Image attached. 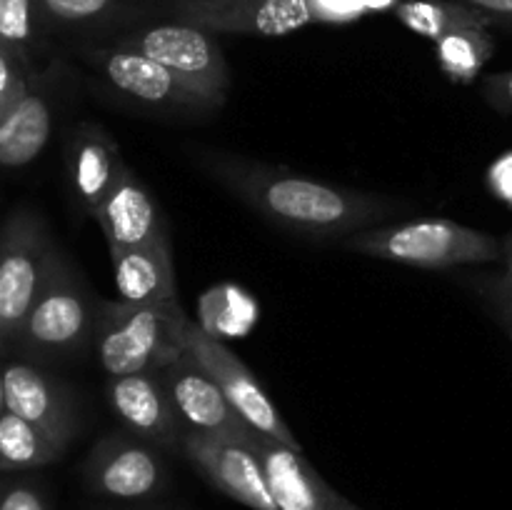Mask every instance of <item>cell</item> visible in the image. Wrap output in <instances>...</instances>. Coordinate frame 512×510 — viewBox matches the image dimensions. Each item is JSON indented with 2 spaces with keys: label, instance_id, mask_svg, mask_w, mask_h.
I'll return each instance as SVG.
<instances>
[{
  "label": "cell",
  "instance_id": "6da1fadb",
  "mask_svg": "<svg viewBox=\"0 0 512 510\" xmlns=\"http://www.w3.org/2000/svg\"><path fill=\"white\" fill-rule=\"evenodd\" d=\"M198 163L260 218L313 243L340 245L350 235L390 223L410 210L400 198L343 188L240 155L203 150Z\"/></svg>",
  "mask_w": 512,
  "mask_h": 510
},
{
  "label": "cell",
  "instance_id": "7a4b0ae2",
  "mask_svg": "<svg viewBox=\"0 0 512 510\" xmlns=\"http://www.w3.org/2000/svg\"><path fill=\"white\" fill-rule=\"evenodd\" d=\"M190 318L180 300L130 305L100 300L95 353L108 378L135 373H160L188 353L185 328Z\"/></svg>",
  "mask_w": 512,
  "mask_h": 510
},
{
  "label": "cell",
  "instance_id": "3957f363",
  "mask_svg": "<svg viewBox=\"0 0 512 510\" xmlns=\"http://www.w3.org/2000/svg\"><path fill=\"white\" fill-rule=\"evenodd\" d=\"M340 248L355 255L428 270L498 263L503 258V240L493 233L468 228L440 215L375 225L345 238Z\"/></svg>",
  "mask_w": 512,
  "mask_h": 510
},
{
  "label": "cell",
  "instance_id": "277c9868",
  "mask_svg": "<svg viewBox=\"0 0 512 510\" xmlns=\"http://www.w3.org/2000/svg\"><path fill=\"white\" fill-rule=\"evenodd\" d=\"M100 300L78 270L58 253L33 308L25 315L13 348L35 358H65L88 348L98 328Z\"/></svg>",
  "mask_w": 512,
  "mask_h": 510
},
{
  "label": "cell",
  "instance_id": "5b68a950",
  "mask_svg": "<svg viewBox=\"0 0 512 510\" xmlns=\"http://www.w3.org/2000/svg\"><path fill=\"white\" fill-rule=\"evenodd\" d=\"M55 258L48 225L33 210H18L0 228V350L13 348Z\"/></svg>",
  "mask_w": 512,
  "mask_h": 510
},
{
  "label": "cell",
  "instance_id": "8992f818",
  "mask_svg": "<svg viewBox=\"0 0 512 510\" xmlns=\"http://www.w3.org/2000/svg\"><path fill=\"white\" fill-rule=\"evenodd\" d=\"M85 485L98 498L118 503L153 500L168 488V465L158 445L128 433H108L90 448L83 465Z\"/></svg>",
  "mask_w": 512,
  "mask_h": 510
},
{
  "label": "cell",
  "instance_id": "52a82bcc",
  "mask_svg": "<svg viewBox=\"0 0 512 510\" xmlns=\"http://www.w3.org/2000/svg\"><path fill=\"white\" fill-rule=\"evenodd\" d=\"M118 48L135 50V53L158 60L160 65L188 80L218 108L225 103L230 88V70L225 63L223 48L208 30L195 28L183 20L153 25V28L125 35L123 40H118Z\"/></svg>",
  "mask_w": 512,
  "mask_h": 510
},
{
  "label": "cell",
  "instance_id": "ba28073f",
  "mask_svg": "<svg viewBox=\"0 0 512 510\" xmlns=\"http://www.w3.org/2000/svg\"><path fill=\"white\" fill-rule=\"evenodd\" d=\"M185 345H188V353H193L200 360V365L213 375L228 403L248 423V428H253L260 435H268L278 443L290 445V448L303 450L280 410L275 408L263 385L258 383L253 370L233 350L225 348L215 335H210L195 320H190L188 328H185Z\"/></svg>",
  "mask_w": 512,
  "mask_h": 510
},
{
  "label": "cell",
  "instance_id": "9c48e42d",
  "mask_svg": "<svg viewBox=\"0 0 512 510\" xmlns=\"http://www.w3.org/2000/svg\"><path fill=\"white\" fill-rule=\"evenodd\" d=\"M88 58L115 93L143 105V108L160 110V113H180V110L205 113V110L218 108L188 80H183L148 55L113 45V48L90 50Z\"/></svg>",
  "mask_w": 512,
  "mask_h": 510
},
{
  "label": "cell",
  "instance_id": "30bf717a",
  "mask_svg": "<svg viewBox=\"0 0 512 510\" xmlns=\"http://www.w3.org/2000/svg\"><path fill=\"white\" fill-rule=\"evenodd\" d=\"M180 453L195 470L235 503L250 510H278L265 468L248 435H183Z\"/></svg>",
  "mask_w": 512,
  "mask_h": 510
},
{
  "label": "cell",
  "instance_id": "8fae6325",
  "mask_svg": "<svg viewBox=\"0 0 512 510\" xmlns=\"http://www.w3.org/2000/svg\"><path fill=\"white\" fill-rule=\"evenodd\" d=\"M183 23L220 35L280 38L313 23L308 0H178Z\"/></svg>",
  "mask_w": 512,
  "mask_h": 510
},
{
  "label": "cell",
  "instance_id": "7c38bea8",
  "mask_svg": "<svg viewBox=\"0 0 512 510\" xmlns=\"http://www.w3.org/2000/svg\"><path fill=\"white\" fill-rule=\"evenodd\" d=\"M158 375L168 390V398L178 413L185 435H240L243 438L253 430L235 413L220 385L193 353H185Z\"/></svg>",
  "mask_w": 512,
  "mask_h": 510
},
{
  "label": "cell",
  "instance_id": "4fadbf2b",
  "mask_svg": "<svg viewBox=\"0 0 512 510\" xmlns=\"http://www.w3.org/2000/svg\"><path fill=\"white\" fill-rule=\"evenodd\" d=\"M108 403L128 433L160 450H180L185 430L158 373L108 378Z\"/></svg>",
  "mask_w": 512,
  "mask_h": 510
},
{
  "label": "cell",
  "instance_id": "5bb4252c",
  "mask_svg": "<svg viewBox=\"0 0 512 510\" xmlns=\"http://www.w3.org/2000/svg\"><path fill=\"white\" fill-rule=\"evenodd\" d=\"M5 410L38 425L45 433L70 445L78 433V410L70 390L60 380L25 360H13L3 368Z\"/></svg>",
  "mask_w": 512,
  "mask_h": 510
},
{
  "label": "cell",
  "instance_id": "9a60e30c",
  "mask_svg": "<svg viewBox=\"0 0 512 510\" xmlns=\"http://www.w3.org/2000/svg\"><path fill=\"white\" fill-rule=\"evenodd\" d=\"M248 443L263 463L278 510H340V493L330 488L323 475L303 458V450L290 448L255 430L248 433Z\"/></svg>",
  "mask_w": 512,
  "mask_h": 510
},
{
  "label": "cell",
  "instance_id": "2e32d148",
  "mask_svg": "<svg viewBox=\"0 0 512 510\" xmlns=\"http://www.w3.org/2000/svg\"><path fill=\"white\" fill-rule=\"evenodd\" d=\"M93 218L110 250L138 248L168 233L158 200L130 168H125L118 183L110 188Z\"/></svg>",
  "mask_w": 512,
  "mask_h": 510
},
{
  "label": "cell",
  "instance_id": "e0dca14e",
  "mask_svg": "<svg viewBox=\"0 0 512 510\" xmlns=\"http://www.w3.org/2000/svg\"><path fill=\"white\" fill-rule=\"evenodd\" d=\"M65 165L75 200L88 215L98 210L105 195L128 168L118 140L98 123H80L73 130L65 150Z\"/></svg>",
  "mask_w": 512,
  "mask_h": 510
},
{
  "label": "cell",
  "instance_id": "ac0fdd59",
  "mask_svg": "<svg viewBox=\"0 0 512 510\" xmlns=\"http://www.w3.org/2000/svg\"><path fill=\"white\" fill-rule=\"evenodd\" d=\"M110 260L118 300L123 303L153 305L180 300L168 233L138 248L110 250Z\"/></svg>",
  "mask_w": 512,
  "mask_h": 510
},
{
  "label": "cell",
  "instance_id": "d6986e66",
  "mask_svg": "<svg viewBox=\"0 0 512 510\" xmlns=\"http://www.w3.org/2000/svg\"><path fill=\"white\" fill-rule=\"evenodd\" d=\"M55 125L53 98L35 80L18 98V103L0 120V165L23 168L33 163L48 145Z\"/></svg>",
  "mask_w": 512,
  "mask_h": 510
},
{
  "label": "cell",
  "instance_id": "ffe728a7",
  "mask_svg": "<svg viewBox=\"0 0 512 510\" xmlns=\"http://www.w3.org/2000/svg\"><path fill=\"white\" fill-rule=\"evenodd\" d=\"M68 445L38 425L5 410L0 415V473L45 468L63 458Z\"/></svg>",
  "mask_w": 512,
  "mask_h": 510
},
{
  "label": "cell",
  "instance_id": "44dd1931",
  "mask_svg": "<svg viewBox=\"0 0 512 510\" xmlns=\"http://www.w3.org/2000/svg\"><path fill=\"white\" fill-rule=\"evenodd\" d=\"M395 15L405 28L435 43L455 30L490 25V20L470 5L448 3V0H405L395 5Z\"/></svg>",
  "mask_w": 512,
  "mask_h": 510
},
{
  "label": "cell",
  "instance_id": "7402d4cb",
  "mask_svg": "<svg viewBox=\"0 0 512 510\" xmlns=\"http://www.w3.org/2000/svg\"><path fill=\"white\" fill-rule=\"evenodd\" d=\"M495 40L488 28H463L435 43V58L450 83L470 85L493 58Z\"/></svg>",
  "mask_w": 512,
  "mask_h": 510
},
{
  "label": "cell",
  "instance_id": "603a6c76",
  "mask_svg": "<svg viewBox=\"0 0 512 510\" xmlns=\"http://www.w3.org/2000/svg\"><path fill=\"white\" fill-rule=\"evenodd\" d=\"M38 0H0V48L28 63L38 40Z\"/></svg>",
  "mask_w": 512,
  "mask_h": 510
},
{
  "label": "cell",
  "instance_id": "cb8c5ba5",
  "mask_svg": "<svg viewBox=\"0 0 512 510\" xmlns=\"http://www.w3.org/2000/svg\"><path fill=\"white\" fill-rule=\"evenodd\" d=\"M115 0H38V10L45 20L60 25H83L103 18Z\"/></svg>",
  "mask_w": 512,
  "mask_h": 510
},
{
  "label": "cell",
  "instance_id": "d4e9b609",
  "mask_svg": "<svg viewBox=\"0 0 512 510\" xmlns=\"http://www.w3.org/2000/svg\"><path fill=\"white\" fill-rule=\"evenodd\" d=\"M30 80H33V75H30L28 63L0 48V120L8 115V110L28 90Z\"/></svg>",
  "mask_w": 512,
  "mask_h": 510
},
{
  "label": "cell",
  "instance_id": "484cf974",
  "mask_svg": "<svg viewBox=\"0 0 512 510\" xmlns=\"http://www.w3.org/2000/svg\"><path fill=\"white\" fill-rule=\"evenodd\" d=\"M0 510H50L43 488L30 480L0 485Z\"/></svg>",
  "mask_w": 512,
  "mask_h": 510
},
{
  "label": "cell",
  "instance_id": "4316f807",
  "mask_svg": "<svg viewBox=\"0 0 512 510\" xmlns=\"http://www.w3.org/2000/svg\"><path fill=\"white\" fill-rule=\"evenodd\" d=\"M480 95L500 115H512V70L490 73L480 80Z\"/></svg>",
  "mask_w": 512,
  "mask_h": 510
},
{
  "label": "cell",
  "instance_id": "83f0119b",
  "mask_svg": "<svg viewBox=\"0 0 512 510\" xmlns=\"http://www.w3.org/2000/svg\"><path fill=\"white\" fill-rule=\"evenodd\" d=\"M485 185L500 203L512 208V148L503 150L485 170Z\"/></svg>",
  "mask_w": 512,
  "mask_h": 510
},
{
  "label": "cell",
  "instance_id": "f1b7e54d",
  "mask_svg": "<svg viewBox=\"0 0 512 510\" xmlns=\"http://www.w3.org/2000/svg\"><path fill=\"white\" fill-rule=\"evenodd\" d=\"M475 288H478V293L483 295L485 303L490 305L495 320H498L505 330H512V293L498 288V285H493L490 280H485V275L475 280Z\"/></svg>",
  "mask_w": 512,
  "mask_h": 510
},
{
  "label": "cell",
  "instance_id": "f546056e",
  "mask_svg": "<svg viewBox=\"0 0 512 510\" xmlns=\"http://www.w3.org/2000/svg\"><path fill=\"white\" fill-rule=\"evenodd\" d=\"M313 20H350L363 13L360 0H308Z\"/></svg>",
  "mask_w": 512,
  "mask_h": 510
},
{
  "label": "cell",
  "instance_id": "4dcf8cb0",
  "mask_svg": "<svg viewBox=\"0 0 512 510\" xmlns=\"http://www.w3.org/2000/svg\"><path fill=\"white\" fill-rule=\"evenodd\" d=\"M478 13H483L490 23H503L512 28V0H460Z\"/></svg>",
  "mask_w": 512,
  "mask_h": 510
},
{
  "label": "cell",
  "instance_id": "1f68e13d",
  "mask_svg": "<svg viewBox=\"0 0 512 510\" xmlns=\"http://www.w3.org/2000/svg\"><path fill=\"white\" fill-rule=\"evenodd\" d=\"M500 263H503V270L498 275H485V280L512 293V230L503 238V258H500Z\"/></svg>",
  "mask_w": 512,
  "mask_h": 510
},
{
  "label": "cell",
  "instance_id": "d6a6232c",
  "mask_svg": "<svg viewBox=\"0 0 512 510\" xmlns=\"http://www.w3.org/2000/svg\"><path fill=\"white\" fill-rule=\"evenodd\" d=\"M363 3L365 10H373V8H390V5H395V0H360Z\"/></svg>",
  "mask_w": 512,
  "mask_h": 510
},
{
  "label": "cell",
  "instance_id": "836d02e7",
  "mask_svg": "<svg viewBox=\"0 0 512 510\" xmlns=\"http://www.w3.org/2000/svg\"><path fill=\"white\" fill-rule=\"evenodd\" d=\"M338 508L340 510H363V508H358V505H355L353 500L345 498V495H338Z\"/></svg>",
  "mask_w": 512,
  "mask_h": 510
},
{
  "label": "cell",
  "instance_id": "e575fe53",
  "mask_svg": "<svg viewBox=\"0 0 512 510\" xmlns=\"http://www.w3.org/2000/svg\"><path fill=\"white\" fill-rule=\"evenodd\" d=\"M5 413V380H3V365H0V415Z\"/></svg>",
  "mask_w": 512,
  "mask_h": 510
},
{
  "label": "cell",
  "instance_id": "d590c367",
  "mask_svg": "<svg viewBox=\"0 0 512 510\" xmlns=\"http://www.w3.org/2000/svg\"><path fill=\"white\" fill-rule=\"evenodd\" d=\"M505 333H508V338H510V345H512V330H505Z\"/></svg>",
  "mask_w": 512,
  "mask_h": 510
},
{
  "label": "cell",
  "instance_id": "8d00e7d4",
  "mask_svg": "<svg viewBox=\"0 0 512 510\" xmlns=\"http://www.w3.org/2000/svg\"><path fill=\"white\" fill-rule=\"evenodd\" d=\"M148 510H165V508H148Z\"/></svg>",
  "mask_w": 512,
  "mask_h": 510
}]
</instances>
